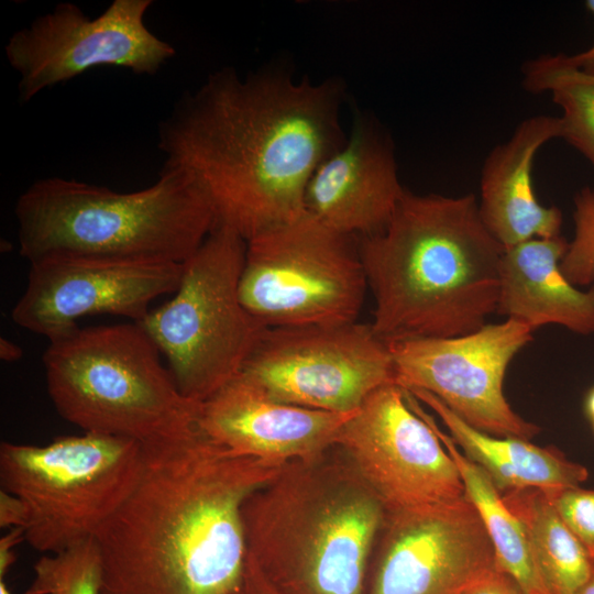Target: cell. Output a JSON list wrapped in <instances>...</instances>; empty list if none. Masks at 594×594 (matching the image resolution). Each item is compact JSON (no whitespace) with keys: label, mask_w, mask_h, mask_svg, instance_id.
I'll return each instance as SVG.
<instances>
[{"label":"cell","mask_w":594,"mask_h":594,"mask_svg":"<svg viewBox=\"0 0 594 594\" xmlns=\"http://www.w3.org/2000/svg\"><path fill=\"white\" fill-rule=\"evenodd\" d=\"M343 102L336 78L241 76L227 66L175 103L158 124V147L200 184L218 223L246 241L306 211L310 177L348 139Z\"/></svg>","instance_id":"obj_1"},{"label":"cell","mask_w":594,"mask_h":594,"mask_svg":"<svg viewBox=\"0 0 594 594\" xmlns=\"http://www.w3.org/2000/svg\"><path fill=\"white\" fill-rule=\"evenodd\" d=\"M284 464L235 453L200 428L143 444L136 484L95 537L100 594H233L248 558L242 507Z\"/></svg>","instance_id":"obj_2"},{"label":"cell","mask_w":594,"mask_h":594,"mask_svg":"<svg viewBox=\"0 0 594 594\" xmlns=\"http://www.w3.org/2000/svg\"><path fill=\"white\" fill-rule=\"evenodd\" d=\"M358 249L375 302L371 326L386 344L464 336L496 312L505 249L473 194L406 189L386 227Z\"/></svg>","instance_id":"obj_3"},{"label":"cell","mask_w":594,"mask_h":594,"mask_svg":"<svg viewBox=\"0 0 594 594\" xmlns=\"http://www.w3.org/2000/svg\"><path fill=\"white\" fill-rule=\"evenodd\" d=\"M385 515L337 446L285 463L242 507L248 554L283 594H364Z\"/></svg>","instance_id":"obj_4"},{"label":"cell","mask_w":594,"mask_h":594,"mask_svg":"<svg viewBox=\"0 0 594 594\" xmlns=\"http://www.w3.org/2000/svg\"><path fill=\"white\" fill-rule=\"evenodd\" d=\"M20 254L35 263L81 258L119 263H184L218 224L196 178L168 163L150 187H108L47 177L14 206Z\"/></svg>","instance_id":"obj_5"},{"label":"cell","mask_w":594,"mask_h":594,"mask_svg":"<svg viewBox=\"0 0 594 594\" xmlns=\"http://www.w3.org/2000/svg\"><path fill=\"white\" fill-rule=\"evenodd\" d=\"M43 364L55 409L84 432L148 444L199 429L201 403L180 393L136 322L76 326L48 340Z\"/></svg>","instance_id":"obj_6"},{"label":"cell","mask_w":594,"mask_h":594,"mask_svg":"<svg viewBox=\"0 0 594 594\" xmlns=\"http://www.w3.org/2000/svg\"><path fill=\"white\" fill-rule=\"evenodd\" d=\"M246 241L218 223L183 263L174 296L140 320L180 393L204 403L240 375L265 328L243 306Z\"/></svg>","instance_id":"obj_7"},{"label":"cell","mask_w":594,"mask_h":594,"mask_svg":"<svg viewBox=\"0 0 594 594\" xmlns=\"http://www.w3.org/2000/svg\"><path fill=\"white\" fill-rule=\"evenodd\" d=\"M142 464V443L98 433L0 446L2 490L29 512L25 541L51 554L95 538L133 490Z\"/></svg>","instance_id":"obj_8"},{"label":"cell","mask_w":594,"mask_h":594,"mask_svg":"<svg viewBox=\"0 0 594 594\" xmlns=\"http://www.w3.org/2000/svg\"><path fill=\"white\" fill-rule=\"evenodd\" d=\"M353 239L305 211L246 240L243 306L265 328L358 321L367 283Z\"/></svg>","instance_id":"obj_9"},{"label":"cell","mask_w":594,"mask_h":594,"mask_svg":"<svg viewBox=\"0 0 594 594\" xmlns=\"http://www.w3.org/2000/svg\"><path fill=\"white\" fill-rule=\"evenodd\" d=\"M240 374L273 399L339 414L395 383L388 345L358 321L267 328Z\"/></svg>","instance_id":"obj_10"},{"label":"cell","mask_w":594,"mask_h":594,"mask_svg":"<svg viewBox=\"0 0 594 594\" xmlns=\"http://www.w3.org/2000/svg\"><path fill=\"white\" fill-rule=\"evenodd\" d=\"M152 4V0H114L90 19L76 4L61 2L15 31L4 52L19 75V100L26 103L95 67L156 74L174 57L175 48L146 26Z\"/></svg>","instance_id":"obj_11"},{"label":"cell","mask_w":594,"mask_h":594,"mask_svg":"<svg viewBox=\"0 0 594 594\" xmlns=\"http://www.w3.org/2000/svg\"><path fill=\"white\" fill-rule=\"evenodd\" d=\"M532 332L507 318L460 337L388 343L395 384L432 394L482 432L529 440L540 428L510 407L503 385L509 363L532 340Z\"/></svg>","instance_id":"obj_12"},{"label":"cell","mask_w":594,"mask_h":594,"mask_svg":"<svg viewBox=\"0 0 594 594\" xmlns=\"http://www.w3.org/2000/svg\"><path fill=\"white\" fill-rule=\"evenodd\" d=\"M336 446L386 510L458 501L465 488L437 433L395 383L373 392L340 429Z\"/></svg>","instance_id":"obj_13"},{"label":"cell","mask_w":594,"mask_h":594,"mask_svg":"<svg viewBox=\"0 0 594 594\" xmlns=\"http://www.w3.org/2000/svg\"><path fill=\"white\" fill-rule=\"evenodd\" d=\"M495 569L493 544L468 496L386 510L364 594H462Z\"/></svg>","instance_id":"obj_14"},{"label":"cell","mask_w":594,"mask_h":594,"mask_svg":"<svg viewBox=\"0 0 594 594\" xmlns=\"http://www.w3.org/2000/svg\"><path fill=\"white\" fill-rule=\"evenodd\" d=\"M182 272L183 263L38 261L30 264L25 289L11 318L21 328L48 340L90 315L123 316L139 322L154 299L177 290Z\"/></svg>","instance_id":"obj_15"},{"label":"cell","mask_w":594,"mask_h":594,"mask_svg":"<svg viewBox=\"0 0 594 594\" xmlns=\"http://www.w3.org/2000/svg\"><path fill=\"white\" fill-rule=\"evenodd\" d=\"M405 191L389 139L356 114L345 143L310 177L305 210L341 234L363 238L386 227Z\"/></svg>","instance_id":"obj_16"},{"label":"cell","mask_w":594,"mask_h":594,"mask_svg":"<svg viewBox=\"0 0 594 594\" xmlns=\"http://www.w3.org/2000/svg\"><path fill=\"white\" fill-rule=\"evenodd\" d=\"M353 414L278 402L240 374L201 403L199 428L235 453L284 464L333 448Z\"/></svg>","instance_id":"obj_17"},{"label":"cell","mask_w":594,"mask_h":594,"mask_svg":"<svg viewBox=\"0 0 594 594\" xmlns=\"http://www.w3.org/2000/svg\"><path fill=\"white\" fill-rule=\"evenodd\" d=\"M558 138H561L560 117L527 118L483 163L479 211L487 230L504 249L534 238L561 235V210L541 205L531 180L537 152Z\"/></svg>","instance_id":"obj_18"},{"label":"cell","mask_w":594,"mask_h":594,"mask_svg":"<svg viewBox=\"0 0 594 594\" xmlns=\"http://www.w3.org/2000/svg\"><path fill=\"white\" fill-rule=\"evenodd\" d=\"M568 246L561 234L505 249L496 312L532 331L559 324L578 334L594 333V284L580 290L560 271Z\"/></svg>","instance_id":"obj_19"},{"label":"cell","mask_w":594,"mask_h":594,"mask_svg":"<svg viewBox=\"0 0 594 594\" xmlns=\"http://www.w3.org/2000/svg\"><path fill=\"white\" fill-rule=\"evenodd\" d=\"M407 392L439 416L453 442L484 470L501 494L528 487L553 491L580 486L588 476L583 465L568 460L554 447L487 435L468 425L432 394Z\"/></svg>","instance_id":"obj_20"},{"label":"cell","mask_w":594,"mask_h":594,"mask_svg":"<svg viewBox=\"0 0 594 594\" xmlns=\"http://www.w3.org/2000/svg\"><path fill=\"white\" fill-rule=\"evenodd\" d=\"M405 395L410 407L429 422L453 459L465 494L474 505L493 544L496 568L510 575L524 594H550L538 571L521 522L508 509L488 475L461 453L451 437L439 428L415 396L407 391Z\"/></svg>","instance_id":"obj_21"},{"label":"cell","mask_w":594,"mask_h":594,"mask_svg":"<svg viewBox=\"0 0 594 594\" xmlns=\"http://www.w3.org/2000/svg\"><path fill=\"white\" fill-rule=\"evenodd\" d=\"M521 522L529 547L550 594H578L591 575L594 559L563 522L540 488L502 494Z\"/></svg>","instance_id":"obj_22"},{"label":"cell","mask_w":594,"mask_h":594,"mask_svg":"<svg viewBox=\"0 0 594 594\" xmlns=\"http://www.w3.org/2000/svg\"><path fill=\"white\" fill-rule=\"evenodd\" d=\"M522 85L530 92L549 91L563 111L561 138L594 167V84L571 67L564 54L543 55L527 62Z\"/></svg>","instance_id":"obj_23"},{"label":"cell","mask_w":594,"mask_h":594,"mask_svg":"<svg viewBox=\"0 0 594 594\" xmlns=\"http://www.w3.org/2000/svg\"><path fill=\"white\" fill-rule=\"evenodd\" d=\"M24 594H100L103 568L96 538L62 552L43 554Z\"/></svg>","instance_id":"obj_24"},{"label":"cell","mask_w":594,"mask_h":594,"mask_svg":"<svg viewBox=\"0 0 594 594\" xmlns=\"http://www.w3.org/2000/svg\"><path fill=\"white\" fill-rule=\"evenodd\" d=\"M574 238L560 262L562 275L574 286L594 284V187L573 198Z\"/></svg>","instance_id":"obj_25"},{"label":"cell","mask_w":594,"mask_h":594,"mask_svg":"<svg viewBox=\"0 0 594 594\" xmlns=\"http://www.w3.org/2000/svg\"><path fill=\"white\" fill-rule=\"evenodd\" d=\"M543 492L563 522L594 559V490L573 486Z\"/></svg>","instance_id":"obj_26"},{"label":"cell","mask_w":594,"mask_h":594,"mask_svg":"<svg viewBox=\"0 0 594 594\" xmlns=\"http://www.w3.org/2000/svg\"><path fill=\"white\" fill-rule=\"evenodd\" d=\"M462 594H524L518 583L497 568Z\"/></svg>","instance_id":"obj_27"},{"label":"cell","mask_w":594,"mask_h":594,"mask_svg":"<svg viewBox=\"0 0 594 594\" xmlns=\"http://www.w3.org/2000/svg\"><path fill=\"white\" fill-rule=\"evenodd\" d=\"M29 520L26 505L15 495L1 490L0 492V526L2 528L22 527L25 529Z\"/></svg>","instance_id":"obj_28"},{"label":"cell","mask_w":594,"mask_h":594,"mask_svg":"<svg viewBox=\"0 0 594 594\" xmlns=\"http://www.w3.org/2000/svg\"><path fill=\"white\" fill-rule=\"evenodd\" d=\"M233 594H283L262 573L248 554L245 572L240 587Z\"/></svg>","instance_id":"obj_29"},{"label":"cell","mask_w":594,"mask_h":594,"mask_svg":"<svg viewBox=\"0 0 594 594\" xmlns=\"http://www.w3.org/2000/svg\"><path fill=\"white\" fill-rule=\"evenodd\" d=\"M25 540V530L22 527L11 528L0 540V579L7 574L15 561L14 548Z\"/></svg>","instance_id":"obj_30"},{"label":"cell","mask_w":594,"mask_h":594,"mask_svg":"<svg viewBox=\"0 0 594 594\" xmlns=\"http://www.w3.org/2000/svg\"><path fill=\"white\" fill-rule=\"evenodd\" d=\"M585 8L594 15V0H586ZM564 58L571 67L594 77V42L587 50L581 53L574 55L564 54Z\"/></svg>","instance_id":"obj_31"},{"label":"cell","mask_w":594,"mask_h":594,"mask_svg":"<svg viewBox=\"0 0 594 594\" xmlns=\"http://www.w3.org/2000/svg\"><path fill=\"white\" fill-rule=\"evenodd\" d=\"M22 349L14 342L1 338L0 340V358L7 362H14L22 358Z\"/></svg>","instance_id":"obj_32"},{"label":"cell","mask_w":594,"mask_h":594,"mask_svg":"<svg viewBox=\"0 0 594 594\" xmlns=\"http://www.w3.org/2000/svg\"><path fill=\"white\" fill-rule=\"evenodd\" d=\"M585 411L594 429V386L588 391L586 395Z\"/></svg>","instance_id":"obj_33"},{"label":"cell","mask_w":594,"mask_h":594,"mask_svg":"<svg viewBox=\"0 0 594 594\" xmlns=\"http://www.w3.org/2000/svg\"><path fill=\"white\" fill-rule=\"evenodd\" d=\"M578 594H594V562H593V569L591 572L590 578L585 582V584L582 586V588L579 591Z\"/></svg>","instance_id":"obj_34"},{"label":"cell","mask_w":594,"mask_h":594,"mask_svg":"<svg viewBox=\"0 0 594 594\" xmlns=\"http://www.w3.org/2000/svg\"><path fill=\"white\" fill-rule=\"evenodd\" d=\"M0 594H12V593L9 591V588H8V586H7V584H6V582H4L3 579H0Z\"/></svg>","instance_id":"obj_35"},{"label":"cell","mask_w":594,"mask_h":594,"mask_svg":"<svg viewBox=\"0 0 594 594\" xmlns=\"http://www.w3.org/2000/svg\"><path fill=\"white\" fill-rule=\"evenodd\" d=\"M582 73V72H581ZM583 74V73H582ZM584 77L592 84H594V77L583 74Z\"/></svg>","instance_id":"obj_36"}]
</instances>
